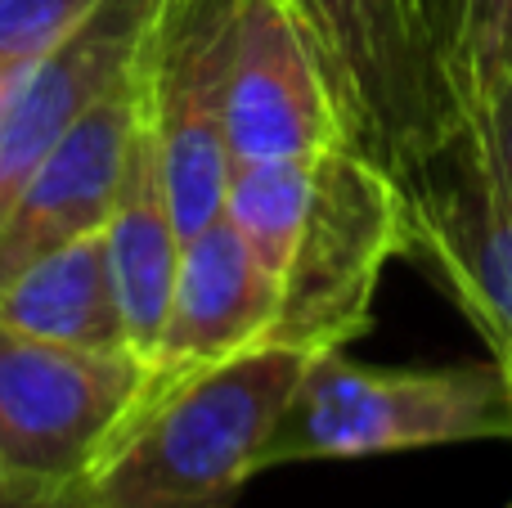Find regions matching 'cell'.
Wrapping results in <instances>:
<instances>
[{"mask_svg":"<svg viewBox=\"0 0 512 508\" xmlns=\"http://www.w3.org/2000/svg\"><path fill=\"white\" fill-rule=\"evenodd\" d=\"M288 9L324 63L351 144L387 171L414 162L459 122L409 0H288Z\"/></svg>","mask_w":512,"mask_h":508,"instance_id":"8992f818","label":"cell"},{"mask_svg":"<svg viewBox=\"0 0 512 508\" xmlns=\"http://www.w3.org/2000/svg\"><path fill=\"white\" fill-rule=\"evenodd\" d=\"M315 189V158H274V162H234L225 185V221L243 234L274 279L283 275L297 248L301 221Z\"/></svg>","mask_w":512,"mask_h":508,"instance_id":"4fadbf2b","label":"cell"},{"mask_svg":"<svg viewBox=\"0 0 512 508\" xmlns=\"http://www.w3.org/2000/svg\"><path fill=\"white\" fill-rule=\"evenodd\" d=\"M234 23L239 0H158V14L140 45L144 90L162 140V171L180 239H194L225 212V95Z\"/></svg>","mask_w":512,"mask_h":508,"instance_id":"52a82bcc","label":"cell"},{"mask_svg":"<svg viewBox=\"0 0 512 508\" xmlns=\"http://www.w3.org/2000/svg\"><path fill=\"white\" fill-rule=\"evenodd\" d=\"M14 77H18V68H5V63H0V108H5V99H9V86H14Z\"/></svg>","mask_w":512,"mask_h":508,"instance_id":"d6986e66","label":"cell"},{"mask_svg":"<svg viewBox=\"0 0 512 508\" xmlns=\"http://www.w3.org/2000/svg\"><path fill=\"white\" fill-rule=\"evenodd\" d=\"M225 144H230V167L319 158L337 144H351L324 63L288 0H239Z\"/></svg>","mask_w":512,"mask_h":508,"instance_id":"ba28073f","label":"cell"},{"mask_svg":"<svg viewBox=\"0 0 512 508\" xmlns=\"http://www.w3.org/2000/svg\"><path fill=\"white\" fill-rule=\"evenodd\" d=\"M0 324L27 338L86 351H131L117 306L104 230L32 261L0 288Z\"/></svg>","mask_w":512,"mask_h":508,"instance_id":"7c38bea8","label":"cell"},{"mask_svg":"<svg viewBox=\"0 0 512 508\" xmlns=\"http://www.w3.org/2000/svg\"><path fill=\"white\" fill-rule=\"evenodd\" d=\"M481 122H486L490 144H495V158H499V167H504L508 189H512V86H504L495 99H490V108H486Z\"/></svg>","mask_w":512,"mask_h":508,"instance_id":"e0dca14e","label":"cell"},{"mask_svg":"<svg viewBox=\"0 0 512 508\" xmlns=\"http://www.w3.org/2000/svg\"><path fill=\"white\" fill-rule=\"evenodd\" d=\"M504 86H512V0H463L450 54V95L459 117L481 122Z\"/></svg>","mask_w":512,"mask_h":508,"instance_id":"5bb4252c","label":"cell"},{"mask_svg":"<svg viewBox=\"0 0 512 508\" xmlns=\"http://www.w3.org/2000/svg\"><path fill=\"white\" fill-rule=\"evenodd\" d=\"M391 176L405 207L400 261H414L468 315L512 383V189L486 122L459 117Z\"/></svg>","mask_w":512,"mask_h":508,"instance_id":"3957f363","label":"cell"},{"mask_svg":"<svg viewBox=\"0 0 512 508\" xmlns=\"http://www.w3.org/2000/svg\"><path fill=\"white\" fill-rule=\"evenodd\" d=\"M140 104L144 77L140 54H135L131 72L72 122V131L45 153L32 180L5 207L0 216V288L32 261L108 225Z\"/></svg>","mask_w":512,"mask_h":508,"instance_id":"9c48e42d","label":"cell"},{"mask_svg":"<svg viewBox=\"0 0 512 508\" xmlns=\"http://www.w3.org/2000/svg\"><path fill=\"white\" fill-rule=\"evenodd\" d=\"M472 441H512V383L495 360L382 369L360 365L346 351H324L301 374L297 396L265 446L261 473Z\"/></svg>","mask_w":512,"mask_h":508,"instance_id":"7a4b0ae2","label":"cell"},{"mask_svg":"<svg viewBox=\"0 0 512 508\" xmlns=\"http://www.w3.org/2000/svg\"><path fill=\"white\" fill-rule=\"evenodd\" d=\"M0 508H95L86 495H72V500H54V495H36V491H23V486L5 482L0 477Z\"/></svg>","mask_w":512,"mask_h":508,"instance_id":"ac0fdd59","label":"cell"},{"mask_svg":"<svg viewBox=\"0 0 512 508\" xmlns=\"http://www.w3.org/2000/svg\"><path fill=\"white\" fill-rule=\"evenodd\" d=\"M418 18V32L432 45L436 63H441L445 81H450V54H454V36H459V18H463V0H409Z\"/></svg>","mask_w":512,"mask_h":508,"instance_id":"2e32d148","label":"cell"},{"mask_svg":"<svg viewBox=\"0 0 512 508\" xmlns=\"http://www.w3.org/2000/svg\"><path fill=\"white\" fill-rule=\"evenodd\" d=\"M99 0H0V63L27 68L59 45Z\"/></svg>","mask_w":512,"mask_h":508,"instance_id":"9a60e30c","label":"cell"},{"mask_svg":"<svg viewBox=\"0 0 512 508\" xmlns=\"http://www.w3.org/2000/svg\"><path fill=\"white\" fill-rule=\"evenodd\" d=\"M104 239H108V266H113V284H117V306H122L126 347L149 365L162 342L180 252H185V239L176 230V212H171L167 171H162V140L149 113V90H144L131 144H126L122 185H117Z\"/></svg>","mask_w":512,"mask_h":508,"instance_id":"8fae6325","label":"cell"},{"mask_svg":"<svg viewBox=\"0 0 512 508\" xmlns=\"http://www.w3.org/2000/svg\"><path fill=\"white\" fill-rule=\"evenodd\" d=\"M274 320H279V279L256 261L243 234L225 216H216L207 230L185 239L144 396L270 342Z\"/></svg>","mask_w":512,"mask_h":508,"instance_id":"30bf717a","label":"cell"},{"mask_svg":"<svg viewBox=\"0 0 512 508\" xmlns=\"http://www.w3.org/2000/svg\"><path fill=\"white\" fill-rule=\"evenodd\" d=\"M504 508H512V500H508V504H504Z\"/></svg>","mask_w":512,"mask_h":508,"instance_id":"ffe728a7","label":"cell"},{"mask_svg":"<svg viewBox=\"0 0 512 508\" xmlns=\"http://www.w3.org/2000/svg\"><path fill=\"white\" fill-rule=\"evenodd\" d=\"M149 383L135 351H86L0 324V477L23 491L72 500Z\"/></svg>","mask_w":512,"mask_h":508,"instance_id":"5b68a950","label":"cell"},{"mask_svg":"<svg viewBox=\"0 0 512 508\" xmlns=\"http://www.w3.org/2000/svg\"><path fill=\"white\" fill-rule=\"evenodd\" d=\"M315 356L261 342L140 396L86 486L95 508H234Z\"/></svg>","mask_w":512,"mask_h":508,"instance_id":"6da1fadb","label":"cell"},{"mask_svg":"<svg viewBox=\"0 0 512 508\" xmlns=\"http://www.w3.org/2000/svg\"><path fill=\"white\" fill-rule=\"evenodd\" d=\"M400 252L405 207L396 176L355 144L319 153L306 221L279 275L270 342L306 356L346 351L373 329V297Z\"/></svg>","mask_w":512,"mask_h":508,"instance_id":"277c9868","label":"cell"}]
</instances>
